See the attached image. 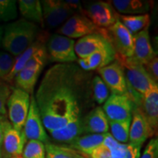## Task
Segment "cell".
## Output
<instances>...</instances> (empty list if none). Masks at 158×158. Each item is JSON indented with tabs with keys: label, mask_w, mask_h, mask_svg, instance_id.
<instances>
[{
	"label": "cell",
	"mask_w": 158,
	"mask_h": 158,
	"mask_svg": "<svg viewBox=\"0 0 158 158\" xmlns=\"http://www.w3.org/2000/svg\"><path fill=\"white\" fill-rule=\"evenodd\" d=\"M92 76L73 63L56 64L45 72L35 98L49 133L84 117L93 106Z\"/></svg>",
	"instance_id": "6da1fadb"
},
{
	"label": "cell",
	"mask_w": 158,
	"mask_h": 158,
	"mask_svg": "<svg viewBox=\"0 0 158 158\" xmlns=\"http://www.w3.org/2000/svg\"><path fill=\"white\" fill-rule=\"evenodd\" d=\"M3 29L2 45L8 54L14 57L22 54L40 35L38 26L23 19L10 23Z\"/></svg>",
	"instance_id": "7a4b0ae2"
},
{
	"label": "cell",
	"mask_w": 158,
	"mask_h": 158,
	"mask_svg": "<svg viewBox=\"0 0 158 158\" xmlns=\"http://www.w3.org/2000/svg\"><path fill=\"white\" fill-rule=\"evenodd\" d=\"M115 60L122 66L128 90L143 95L152 86L157 84L150 78L143 65L132 57H122L116 54Z\"/></svg>",
	"instance_id": "3957f363"
},
{
	"label": "cell",
	"mask_w": 158,
	"mask_h": 158,
	"mask_svg": "<svg viewBox=\"0 0 158 158\" xmlns=\"http://www.w3.org/2000/svg\"><path fill=\"white\" fill-rule=\"evenodd\" d=\"M45 47L48 61L51 62L68 64L77 62L78 59L75 52L73 39L54 34L49 37Z\"/></svg>",
	"instance_id": "277c9868"
},
{
	"label": "cell",
	"mask_w": 158,
	"mask_h": 158,
	"mask_svg": "<svg viewBox=\"0 0 158 158\" xmlns=\"http://www.w3.org/2000/svg\"><path fill=\"white\" fill-rule=\"evenodd\" d=\"M58 33L69 38H81L92 34H100L108 38L107 29L96 27L86 15L76 14L71 16L58 29Z\"/></svg>",
	"instance_id": "5b68a950"
},
{
	"label": "cell",
	"mask_w": 158,
	"mask_h": 158,
	"mask_svg": "<svg viewBox=\"0 0 158 158\" xmlns=\"http://www.w3.org/2000/svg\"><path fill=\"white\" fill-rule=\"evenodd\" d=\"M30 95L19 88H13L7 102L8 117L13 127L22 130L28 115Z\"/></svg>",
	"instance_id": "8992f818"
},
{
	"label": "cell",
	"mask_w": 158,
	"mask_h": 158,
	"mask_svg": "<svg viewBox=\"0 0 158 158\" xmlns=\"http://www.w3.org/2000/svg\"><path fill=\"white\" fill-rule=\"evenodd\" d=\"M135 104L129 93L111 94L104 102L102 110L108 121L122 122L132 118Z\"/></svg>",
	"instance_id": "52a82bcc"
},
{
	"label": "cell",
	"mask_w": 158,
	"mask_h": 158,
	"mask_svg": "<svg viewBox=\"0 0 158 158\" xmlns=\"http://www.w3.org/2000/svg\"><path fill=\"white\" fill-rule=\"evenodd\" d=\"M84 15L99 28H108L119 21L120 15L110 2H92L84 9Z\"/></svg>",
	"instance_id": "ba28073f"
},
{
	"label": "cell",
	"mask_w": 158,
	"mask_h": 158,
	"mask_svg": "<svg viewBox=\"0 0 158 158\" xmlns=\"http://www.w3.org/2000/svg\"><path fill=\"white\" fill-rule=\"evenodd\" d=\"M108 37L116 54L122 57H131L133 54V35L120 21L106 28Z\"/></svg>",
	"instance_id": "9c48e42d"
},
{
	"label": "cell",
	"mask_w": 158,
	"mask_h": 158,
	"mask_svg": "<svg viewBox=\"0 0 158 158\" xmlns=\"http://www.w3.org/2000/svg\"><path fill=\"white\" fill-rule=\"evenodd\" d=\"M43 23L50 28H56L75 14L70 7L61 0H44L40 2Z\"/></svg>",
	"instance_id": "30bf717a"
},
{
	"label": "cell",
	"mask_w": 158,
	"mask_h": 158,
	"mask_svg": "<svg viewBox=\"0 0 158 158\" xmlns=\"http://www.w3.org/2000/svg\"><path fill=\"white\" fill-rule=\"evenodd\" d=\"M23 130L29 141H39L44 144L49 143V136L43 124L34 95L30 97V106Z\"/></svg>",
	"instance_id": "8fae6325"
},
{
	"label": "cell",
	"mask_w": 158,
	"mask_h": 158,
	"mask_svg": "<svg viewBox=\"0 0 158 158\" xmlns=\"http://www.w3.org/2000/svg\"><path fill=\"white\" fill-rule=\"evenodd\" d=\"M100 78L106 84L111 94H124L128 93L127 85L122 66L114 60L107 66L98 70Z\"/></svg>",
	"instance_id": "7c38bea8"
},
{
	"label": "cell",
	"mask_w": 158,
	"mask_h": 158,
	"mask_svg": "<svg viewBox=\"0 0 158 158\" xmlns=\"http://www.w3.org/2000/svg\"><path fill=\"white\" fill-rule=\"evenodd\" d=\"M145 118L154 135L158 127V85L155 84L142 95L138 106H135Z\"/></svg>",
	"instance_id": "4fadbf2b"
},
{
	"label": "cell",
	"mask_w": 158,
	"mask_h": 158,
	"mask_svg": "<svg viewBox=\"0 0 158 158\" xmlns=\"http://www.w3.org/2000/svg\"><path fill=\"white\" fill-rule=\"evenodd\" d=\"M27 140L23 129L20 130L15 129L8 119L6 120L2 143L6 155L10 157L21 156Z\"/></svg>",
	"instance_id": "5bb4252c"
},
{
	"label": "cell",
	"mask_w": 158,
	"mask_h": 158,
	"mask_svg": "<svg viewBox=\"0 0 158 158\" xmlns=\"http://www.w3.org/2000/svg\"><path fill=\"white\" fill-rule=\"evenodd\" d=\"M153 136L154 134L148 125L145 118L135 106L132 114L128 144L142 147L147 138Z\"/></svg>",
	"instance_id": "9a60e30c"
},
{
	"label": "cell",
	"mask_w": 158,
	"mask_h": 158,
	"mask_svg": "<svg viewBox=\"0 0 158 158\" xmlns=\"http://www.w3.org/2000/svg\"><path fill=\"white\" fill-rule=\"evenodd\" d=\"M111 46L110 41L102 35L92 34L83 37L75 43V52L78 59H83Z\"/></svg>",
	"instance_id": "2e32d148"
},
{
	"label": "cell",
	"mask_w": 158,
	"mask_h": 158,
	"mask_svg": "<svg viewBox=\"0 0 158 158\" xmlns=\"http://www.w3.org/2000/svg\"><path fill=\"white\" fill-rule=\"evenodd\" d=\"M134 50L131 57L141 64H146L157 56L150 42L149 28L133 35Z\"/></svg>",
	"instance_id": "e0dca14e"
},
{
	"label": "cell",
	"mask_w": 158,
	"mask_h": 158,
	"mask_svg": "<svg viewBox=\"0 0 158 158\" xmlns=\"http://www.w3.org/2000/svg\"><path fill=\"white\" fill-rule=\"evenodd\" d=\"M108 119L101 107H95L83 117V131L86 134L107 133Z\"/></svg>",
	"instance_id": "ac0fdd59"
},
{
	"label": "cell",
	"mask_w": 158,
	"mask_h": 158,
	"mask_svg": "<svg viewBox=\"0 0 158 158\" xmlns=\"http://www.w3.org/2000/svg\"><path fill=\"white\" fill-rule=\"evenodd\" d=\"M106 134H86L78 136L68 143V148L85 157H89L92 151L103 143Z\"/></svg>",
	"instance_id": "d6986e66"
},
{
	"label": "cell",
	"mask_w": 158,
	"mask_h": 158,
	"mask_svg": "<svg viewBox=\"0 0 158 158\" xmlns=\"http://www.w3.org/2000/svg\"><path fill=\"white\" fill-rule=\"evenodd\" d=\"M45 40H46V37L44 34H40V33L38 37L34 43L31 44L29 48H27L23 51L22 54H21L19 56L15 57V64L13 65V68L12 69L11 72L4 80V81L7 83H12L14 80L15 76L19 71H21L24 68V66L28 62V60L31 58V56L35 54L36 51L39 50L41 47L45 45Z\"/></svg>",
	"instance_id": "ffe728a7"
},
{
	"label": "cell",
	"mask_w": 158,
	"mask_h": 158,
	"mask_svg": "<svg viewBox=\"0 0 158 158\" xmlns=\"http://www.w3.org/2000/svg\"><path fill=\"white\" fill-rule=\"evenodd\" d=\"M50 134L55 141L62 143H70L75 138L84 134L83 117L73 120L62 128L50 132Z\"/></svg>",
	"instance_id": "44dd1931"
},
{
	"label": "cell",
	"mask_w": 158,
	"mask_h": 158,
	"mask_svg": "<svg viewBox=\"0 0 158 158\" xmlns=\"http://www.w3.org/2000/svg\"><path fill=\"white\" fill-rule=\"evenodd\" d=\"M39 68H23L16 74L14 80L16 88L24 91L29 94H32L39 76L42 72Z\"/></svg>",
	"instance_id": "7402d4cb"
},
{
	"label": "cell",
	"mask_w": 158,
	"mask_h": 158,
	"mask_svg": "<svg viewBox=\"0 0 158 158\" xmlns=\"http://www.w3.org/2000/svg\"><path fill=\"white\" fill-rule=\"evenodd\" d=\"M114 10L122 14H146L149 10V2L141 0H114L110 2Z\"/></svg>",
	"instance_id": "603a6c76"
},
{
	"label": "cell",
	"mask_w": 158,
	"mask_h": 158,
	"mask_svg": "<svg viewBox=\"0 0 158 158\" xmlns=\"http://www.w3.org/2000/svg\"><path fill=\"white\" fill-rule=\"evenodd\" d=\"M19 11L23 19L43 26V10L40 1L38 0H19Z\"/></svg>",
	"instance_id": "cb8c5ba5"
},
{
	"label": "cell",
	"mask_w": 158,
	"mask_h": 158,
	"mask_svg": "<svg viewBox=\"0 0 158 158\" xmlns=\"http://www.w3.org/2000/svg\"><path fill=\"white\" fill-rule=\"evenodd\" d=\"M116 51L113 46L102 49L91 54L87 58L89 71L98 70L107 66L115 60Z\"/></svg>",
	"instance_id": "d4e9b609"
},
{
	"label": "cell",
	"mask_w": 158,
	"mask_h": 158,
	"mask_svg": "<svg viewBox=\"0 0 158 158\" xmlns=\"http://www.w3.org/2000/svg\"><path fill=\"white\" fill-rule=\"evenodd\" d=\"M119 21L127 30L134 35L146 28H149L150 16L147 13L138 15H121L119 16Z\"/></svg>",
	"instance_id": "484cf974"
},
{
	"label": "cell",
	"mask_w": 158,
	"mask_h": 158,
	"mask_svg": "<svg viewBox=\"0 0 158 158\" xmlns=\"http://www.w3.org/2000/svg\"><path fill=\"white\" fill-rule=\"evenodd\" d=\"M131 118L122 122L108 121L109 128L110 129V135L118 143L125 144L129 141Z\"/></svg>",
	"instance_id": "4316f807"
},
{
	"label": "cell",
	"mask_w": 158,
	"mask_h": 158,
	"mask_svg": "<svg viewBox=\"0 0 158 158\" xmlns=\"http://www.w3.org/2000/svg\"><path fill=\"white\" fill-rule=\"evenodd\" d=\"M45 158H78L76 152L67 147L50 143L45 144Z\"/></svg>",
	"instance_id": "83f0119b"
},
{
	"label": "cell",
	"mask_w": 158,
	"mask_h": 158,
	"mask_svg": "<svg viewBox=\"0 0 158 158\" xmlns=\"http://www.w3.org/2000/svg\"><path fill=\"white\" fill-rule=\"evenodd\" d=\"M92 91L94 100L100 105L104 103L109 97V89L100 76L92 78Z\"/></svg>",
	"instance_id": "f1b7e54d"
},
{
	"label": "cell",
	"mask_w": 158,
	"mask_h": 158,
	"mask_svg": "<svg viewBox=\"0 0 158 158\" xmlns=\"http://www.w3.org/2000/svg\"><path fill=\"white\" fill-rule=\"evenodd\" d=\"M22 158H45V144L39 141H29L22 152Z\"/></svg>",
	"instance_id": "f546056e"
},
{
	"label": "cell",
	"mask_w": 158,
	"mask_h": 158,
	"mask_svg": "<svg viewBox=\"0 0 158 158\" xmlns=\"http://www.w3.org/2000/svg\"><path fill=\"white\" fill-rule=\"evenodd\" d=\"M17 2L15 0H0V21H12L18 16Z\"/></svg>",
	"instance_id": "4dcf8cb0"
},
{
	"label": "cell",
	"mask_w": 158,
	"mask_h": 158,
	"mask_svg": "<svg viewBox=\"0 0 158 158\" xmlns=\"http://www.w3.org/2000/svg\"><path fill=\"white\" fill-rule=\"evenodd\" d=\"M15 57L5 51H0V81L10 74L15 64Z\"/></svg>",
	"instance_id": "1f68e13d"
},
{
	"label": "cell",
	"mask_w": 158,
	"mask_h": 158,
	"mask_svg": "<svg viewBox=\"0 0 158 158\" xmlns=\"http://www.w3.org/2000/svg\"><path fill=\"white\" fill-rule=\"evenodd\" d=\"M13 87L6 82L0 81V116L7 115V102Z\"/></svg>",
	"instance_id": "d6a6232c"
},
{
	"label": "cell",
	"mask_w": 158,
	"mask_h": 158,
	"mask_svg": "<svg viewBox=\"0 0 158 158\" xmlns=\"http://www.w3.org/2000/svg\"><path fill=\"white\" fill-rule=\"evenodd\" d=\"M139 158H158V139L157 138L150 140Z\"/></svg>",
	"instance_id": "836d02e7"
},
{
	"label": "cell",
	"mask_w": 158,
	"mask_h": 158,
	"mask_svg": "<svg viewBox=\"0 0 158 158\" xmlns=\"http://www.w3.org/2000/svg\"><path fill=\"white\" fill-rule=\"evenodd\" d=\"M144 68L147 71V74L149 75L150 78L154 82L157 84L158 81V58L155 56L151 61L143 65Z\"/></svg>",
	"instance_id": "e575fe53"
},
{
	"label": "cell",
	"mask_w": 158,
	"mask_h": 158,
	"mask_svg": "<svg viewBox=\"0 0 158 158\" xmlns=\"http://www.w3.org/2000/svg\"><path fill=\"white\" fill-rule=\"evenodd\" d=\"M110 149L101 144L94 149L89 155L90 158H109Z\"/></svg>",
	"instance_id": "d590c367"
},
{
	"label": "cell",
	"mask_w": 158,
	"mask_h": 158,
	"mask_svg": "<svg viewBox=\"0 0 158 158\" xmlns=\"http://www.w3.org/2000/svg\"><path fill=\"white\" fill-rule=\"evenodd\" d=\"M127 150V144L119 143L117 147L110 150L109 158H124Z\"/></svg>",
	"instance_id": "8d00e7d4"
},
{
	"label": "cell",
	"mask_w": 158,
	"mask_h": 158,
	"mask_svg": "<svg viewBox=\"0 0 158 158\" xmlns=\"http://www.w3.org/2000/svg\"><path fill=\"white\" fill-rule=\"evenodd\" d=\"M141 147L127 144V150L124 158H139Z\"/></svg>",
	"instance_id": "74e56055"
},
{
	"label": "cell",
	"mask_w": 158,
	"mask_h": 158,
	"mask_svg": "<svg viewBox=\"0 0 158 158\" xmlns=\"http://www.w3.org/2000/svg\"><path fill=\"white\" fill-rule=\"evenodd\" d=\"M119 143H118V141H116V140L114 139L113 136L110 135V133H107L106 134V137H105L103 143L102 144L106 147L108 148L109 149L112 150L115 149L116 147H117Z\"/></svg>",
	"instance_id": "f35d334b"
},
{
	"label": "cell",
	"mask_w": 158,
	"mask_h": 158,
	"mask_svg": "<svg viewBox=\"0 0 158 158\" xmlns=\"http://www.w3.org/2000/svg\"><path fill=\"white\" fill-rule=\"evenodd\" d=\"M7 119V116H0V152H2L4 130H5V124Z\"/></svg>",
	"instance_id": "ab89813d"
},
{
	"label": "cell",
	"mask_w": 158,
	"mask_h": 158,
	"mask_svg": "<svg viewBox=\"0 0 158 158\" xmlns=\"http://www.w3.org/2000/svg\"><path fill=\"white\" fill-rule=\"evenodd\" d=\"M3 33H4V29L3 27L0 25V46L2 45V41L3 37Z\"/></svg>",
	"instance_id": "60d3db41"
},
{
	"label": "cell",
	"mask_w": 158,
	"mask_h": 158,
	"mask_svg": "<svg viewBox=\"0 0 158 158\" xmlns=\"http://www.w3.org/2000/svg\"><path fill=\"white\" fill-rule=\"evenodd\" d=\"M76 155H77V157H78V158H89L88 157H85V156H83L81 155H80V154H78V152H76Z\"/></svg>",
	"instance_id": "b9f144b4"
},
{
	"label": "cell",
	"mask_w": 158,
	"mask_h": 158,
	"mask_svg": "<svg viewBox=\"0 0 158 158\" xmlns=\"http://www.w3.org/2000/svg\"><path fill=\"white\" fill-rule=\"evenodd\" d=\"M11 158H22V157H21V156H15V157H13Z\"/></svg>",
	"instance_id": "7bdbcfd3"
},
{
	"label": "cell",
	"mask_w": 158,
	"mask_h": 158,
	"mask_svg": "<svg viewBox=\"0 0 158 158\" xmlns=\"http://www.w3.org/2000/svg\"><path fill=\"white\" fill-rule=\"evenodd\" d=\"M2 156H3L2 152H0V158H2Z\"/></svg>",
	"instance_id": "ee69618b"
}]
</instances>
